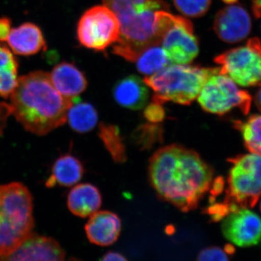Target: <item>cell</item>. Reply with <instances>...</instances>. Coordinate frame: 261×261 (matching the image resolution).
Listing matches in <instances>:
<instances>
[{"instance_id": "1", "label": "cell", "mask_w": 261, "mask_h": 261, "mask_svg": "<svg viewBox=\"0 0 261 261\" xmlns=\"http://www.w3.org/2000/svg\"><path fill=\"white\" fill-rule=\"evenodd\" d=\"M149 178L158 195L180 210H193L209 191L214 171L198 154L179 145L163 147L149 163Z\"/></svg>"}, {"instance_id": "2", "label": "cell", "mask_w": 261, "mask_h": 261, "mask_svg": "<svg viewBox=\"0 0 261 261\" xmlns=\"http://www.w3.org/2000/svg\"><path fill=\"white\" fill-rule=\"evenodd\" d=\"M10 97V113L25 129L38 135L64 124L73 103L57 90L49 73L39 70L18 78Z\"/></svg>"}, {"instance_id": "3", "label": "cell", "mask_w": 261, "mask_h": 261, "mask_svg": "<svg viewBox=\"0 0 261 261\" xmlns=\"http://www.w3.org/2000/svg\"><path fill=\"white\" fill-rule=\"evenodd\" d=\"M118 18L119 39L113 53L126 61H135L139 54L152 44H161L158 13L168 10L164 0H102Z\"/></svg>"}, {"instance_id": "4", "label": "cell", "mask_w": 261, "mask_h": 261, "mask_svg": "<svg viewBox=\"0 0 261 261\" xmlns=\"http://www.w3.org/2000/svg\"><path fill=\"white\" fill-rule=\"evenodd\" d=\"M33 199L23 184L0 186V258L10 255L33 233Z\"/></svg>"}, {"instance_id": "5", "label": "cell", "mask_w": 261, "mask_h": 261, "mask_svg": "<svg viewBox=\"0 0 261 261\" xmlns=\"http://www.w3.org/2000/svg\"><path fill=\"white\" fill-rule=\"evenodd\" d=\"M220 68H203L188 64L168 65L144 82L154 92L152 101L190 105L198 97L201 89L211 75Z\"/></svg>"}, {"instance_id": "6", "label": "cell", "mask_w": 261, "mask_h": 261, "mask_svg": "<svg viewBox=\"0 0 261 261\" xmlns=\"http://www.w3.org/2000/svg\"><path fill=\"white\" fill-rule=\"evenodd\" d=\"M229 163L228 188L223 202L231 212L240 207H253L261 196V155L240 154Z\"/></svg>"}, {"instance_id": "7", "label": "cell", "mask_w": 261, "mask_h": 261, "mask_svg": "<svg viewBox=\"0 0 261 261\" xmlns=\"http://www.w3.org/2000/svg\"><path fill=\"white\" fill-rule=\"evenodd\" d=\"M197 99L206 112L220 116L234 108H239L244 115H247L252 102L248 92L239 89L230 77L220 71L207 79Z\"/></svg>"}, {"instance_id": "8", "label": "cell", "mask_w": 261, "mask_h": 261, "mask_svg": "<svg viewBox=\"0 0 261 261\" xmlns=\"http://www.w3.org/2000/svg\"><path fill=\"white\" fill-rule=\"evenodd\" d=\"M160 15L162 29L161 44L171 63L189 64L199 53V43L190 20L163 10Z\"/></svg>"}, {"instance_id": "9", "label": "cell", "mask_w": 261, "mask_h": 261, "mask_svg": "<svg viewBox=\"0 0 261 261\" xmlns=\"http://www.w3.org/2000/svg\"><path fill=\"white\" fill-rule=\"evenodd\" d=\"M221 65L220 73L228 75L243 87L261 86V42L258 38L248 40L242 47L225 51L215 58Z\"/></svg>"}, {"instance_id": "10", "label": "cell", "mask_w": 261, "mask_h": 261, "mask_svg": "<svg viewBox=\"0 0 261 261\" xmlns=\"http://www.w3.org/2000/svg\"><path fill=\"white\" fill-rule=\"evenodd\" d=\"M120 36V24L116 15L106 5H97L87 10L77 25V38L84 47L102 51L114 44Z\"/></svg>"}, {"instance_id": "11", "label": "cell", "mask_w": 261, "mask_h": 261, "mask_svg": "<svg viewBox=\"0 0 261 261\" xmlns=\"http://www.w3.org/2000/svg\"><path fill=\"white\" fill-rule=\"evenodd\" d=\"M221 231L237 246H254L261 241V218L247 207H240L223 219Z\"/></svg>"}, {"instance_id": "12", "label": "cell", "mask_w": 261, "mask_h": 261, "mask_svg": "<svg viewBox=\"0 0 261 261\" xmlns=\"http://www.w3.org/2000/svg\"><path fill=\"white\" fill-rule=\"evenodd\" d=\"M214 28L221 40L237 43L245 39L251 32V19L241 5H231L216 14Z\"/></svg>"}, {"instance_id": "13", "label": "cell", "mask_w": 261, "mask_h": 261, "mask_svg": "<svg viewBox=\"0 0 261 261\" xmlns=\"http://www.w3.org/2000/svg\"><path fill=\"white\" fill-rule=\"evenodd\" d=\"M65 257L64 250L56 240L32 233L14 252L0 260L61 261Z\"/></svg>"}, {"instance_id": "14", "label": "cell", "mask_w": 261, "mask_h": 261, "mask_svg": "<svg viewBox=\"0 0 261 261\" xmlns=\"http://www.w3.org/2000/svg\"><path fill=\"white\" fill-rule=\"evenodd\" d=\"M85 230L91 243L99 246H109L119 238L121 219L114 213L97 211L90 216Z\"/></svg>"}, {"instance_id": "15", "label": "cell", "mask_w": 261, "mask_h": 261, "mask_svg": "<svg viewBox=\"0 0 261 261\" xmlns=\"http://www.w3.org/2000/svg\"><path fill=\"white\" fill-rule=\"evenodd\" d=\"M7 42L13 53L20 56H32L47 49L42 31L32 23L12 29Z\"/></svg>"}, {"instance_id": "16", "label": "cell", "mask_w": 261, "mask_h": 261, "mask_svg": "<svg viewBox=\"0 0 261 261\" xmlns=\"http://www.w3.org/2000/svg\"><path fill=\"white\" fill-rule=\"evenodd\" d=\"M115 100L122 107L140 110L147 104L149 91L147 84L137 75H128L118 81L113 90Z\"/></svg>"}, {"instance_id": "17", "label": "cell", "mask_w": 261, "mask_h": 261, "mask_svg": "<svg viewBox=\"0 0 261 261\" xmlns=\"http://www.w3.org/2000/svg\"><path fill=\"white\" fill-rule=\"evenodd\" d=\"M57 90L67 98L73 99L87 89V81L80 69L72 63H60L49 74Z\"/></svg>"}, {"instance_id": "18", "label": "cell", "mask_w": 261, "mask_h": 261, "mask_svg": "<svg viewBox=\"0 0 261 261\" xmlns=\"http://www.w3.org/2000/svg\"><path fill=\"white\" fill-rule=\"evenodd\" d=\"M67 204L72 214L80 217L87 218L100 208L102 196L94 185L81 184L70 190Z\"/></svg>"}, {"instance_id": "19", "label": "cell", "mask_w": 261, "mask_h": 261, "mask_svg": "<svg viewBox=\"0 0 261 261\" xmlns=\"http://www.w3.org/2000/svg\"><path fill=\"white\" fill-rule=\"evenodd\" d=\"M83 174L82 163L71 154H65L55 163L46 186L53 187L56 185L62 187L73 186L82 179Z\"/></svg>"}, {"instance_id": "20", "label": "cell", "mask_w": 261, "mask_h": 261, "mask_svg": "<svg viewBox=\"0 0 261 261\" xmlns=\"http://www.w3.org/2000/svg\"><path fill=\"white\" fill-rule=\"evenodd\" d=\"M18 64L9 49L0 47V96L10 97L18 84Z\"/></svg>"}, {"instance_id": "21", "label": "cell", "mask_w": 261, "mask_h": 261, "mask_svg": "<svg viewBox=\"0 0 261 261\" xmlns=\"http://www.w3.org/2000/svg\"><path fill=\"white\" fill-rule=\"evenodd\" d=\"M161 44H152L141 51L135 63L137 69L144 75H150L169 65V59Z\"/></svg>"}, {"instance_id": "22", "label": "cell", "mask_w": 261, "mask_h": 261, "mask_svg": "<svg viewBox=\"0 0 261 261\" xmlns=\"http://www.w3.org/2000/svg\"><path fill=\"white\" fill-rule=\"evenodd\" d=\"M67 121L75 132L87 133L97 126L98 114L95 108L89 103H75L73 101L68 111Z\"/></svg>"}, {"instance_id": "23", "label": "cell", "mask_w": 261, "mask_h": 261, "mask_svg": "<svg viewBox=\"0 0 261 261\" xmlns=\"http://www.w3.org/2000/svg\"><path fill=\"white\" fill-rule=\"evenodd\" d=\"M234 127L241 133L247 150L261 155V115H252L245 121H235Z\"/></svg>"}, {"instance_id": "24", "label": "cell", "mask_w": 261, "mask_h": 261, "mask_svg": "<svg viewBox=\"0 0 261 261\" xmlns=\"http://www.w3.org/2000/svg\"><path fill=\"white\" fill-rule=\"evenodd\" d=\"M99 137L115 161L121 163L126 160L124 145L117 127L102 125L99 130Z\"/></svg>"}, {"instance_id": "25", "label": "cell", "mask_w": 261, "mask_h": 261, "mask_svg": "<svg viewBox=\"0 0 261 261\" xmlns=\"http://www.w3.org/2000/svg\"><path fill=\"white\" fill-rule=\"evenodd\" d=\"M176 9L188 18L203 16L210 8L211 0H173Z\"/></svg>"}, {"instance_id": "26", "label": "cell", "mask_w": 261, "mask_h": 261, "mask_svg": "<svg viewBox=\"0 0 261 261\" xmlns=\"http://www.w3.org/2000/svg\"><path fill=\"white\" fill-rule=\"evenodd\" d=\"M234 252L232 245H228L224 248L211 247L204 249L200 252L199 260H228Z\"/></svg>"}, {"instance_id": "27", "label": "cell", "mask_w": 261, "mask_h": 261, "mask_svg": "<svg viewBox=\"0 0 261 261\" xmlns=\"http://www.w3.org/2000/svg\"><path fill=\"white\" fill-rule=\"evenodd\" d=\"M159 128V127L156 126L155 123L144 125L140 127L139 130L140 135L137 136V139L140 140H138L139 142L142 143L144 146H148L157 142L161 134Z\"/></svg>"}, {"instance_id": "28", "label": "cell", "mask_w": 261, "mask_h": 261, "mask_svg": "<svg viewBox=\"0 0 261 261\" xmlns=\"http://www.w3.org/2000/svg\"><path fill=\"white\" fill-rule=\"evenodd\" d=\"M144 115L146 119L152 123H161L166 117L163 104L156 102L151 103L145 108Z\"/></svg>"}, {"instance_id": "29", "label": "cell", "mask_w": 261, "mask_h": 261, "mask_svg": "<svg viewBox=\"0 0 261 261\" xmlns=\"http://www.w3.org/2000/svg\"><path fill=\"white\" fill-rule=\"evenodd\" d=\"M11 29V22L9 19L0 18V42H7Z\"/></svg>"}, {"instance_id": "30", "label": "cell", "mask_w": 261, "mask_h": 261, "mask_svg": "<svg viewBox=\"0 0 261 261\" xmlns=\"http://www.w3.org/2000/svg\"><path fill=\"white\" fill-rule=\"evenodd\" d=\"M103 260H109V261H123L126 260V258L121 253H118L116 252H109L107 254L104 255L102 257Z\"/></svg>"}, {"instance_id": "31", "label": "cell", "mask_w": 261, "mask_h": 261, "mask_svg": "<svg viewBox=\"0 0 261 261\" xmlns=\"http://www.w3.org/2000/svg\"><path fill=\"white\" fill-rule=\"evenodd\" d=\"M252 11L256 18H260L261 16V0H253Z\"/></svg>"}, {"instance_id": "32", "label": "cell", "mask_w": 261, "mask_h": 261, "mask_svg": "<svg viewBox=\"0 0 261 261\" xmlns=\"http://www.w3.org/2000/svg\"><path fill=\"white\" fill-rule=\"evenodd\" d=\"M255 101L257 108L260 110L261 112V88L259 89L258 92H257L256 95H255Z\"/></svg>"}, {"instance_id": "33", "label": "cell", "mask_w": 261, "mask_h": 261, "mask_svg": "<svg viewBox=\"0 0 261 261\" xmlns=\"http://www.w3.org/2000/svg\"><path fill=\"white\" fill-rule=\"evenodd\" d=\"M223 2H224L225 3H226V4H233V3H237L238 2V0H222Z\"/></svg>"}, {"instance_id": "34", "label": "cell", "mask_w": 261, "mask_h": 261, "mask_svg": "<svg viewBox=\"0 0 261 261\" xmlns=\"http://www.w3.org/2000/svg\"><path fill=\"white\" fill-rule=\"evenodd\" d=\"M260 212H261V200H260Z\"/></svg>"}]
</instances>
